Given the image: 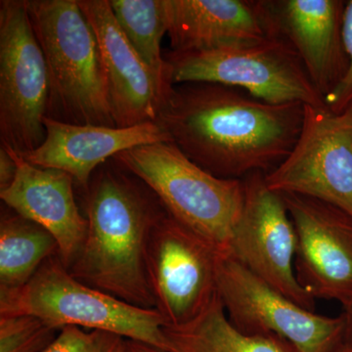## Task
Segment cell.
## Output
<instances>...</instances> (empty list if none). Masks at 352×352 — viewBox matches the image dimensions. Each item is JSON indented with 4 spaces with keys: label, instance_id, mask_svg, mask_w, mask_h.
Instances as JSON below:
<instances>
[{
    "label": "cell",
    "instance_id": "d4e9b609",
    "mask_svg": "<svg viewBox=\"0 0 352 352\" xmlns=\"http://www.w3.org/2000/svg\"><path fill=\"white\" fill-rule=\"evenodd\" d=\"M124 352H166L146 342L138 340H126Z\"/></svg>",
    "mask_w": 352,
    "mask_h": 352
},
{
    "label": "cell",
    "instance_id": "3957f363",
    "mask_svg": "<svg viewBox=\"0 0 352 352\" xmlns=\"http://www.w3.org/2000/svg\"><path fill=\"white\" fill-rule=\"evenodd\" d=\"M47 67L46 117L116 126L96 36L78 0H25Z\"/></svg>",
    "mask_w": 352,
    "mask_h": 352
},
{
    "label": "cell",
    "instance_id": "44dd1931",
    "mask_svg": "<svg viewBox=\"0 0 352 352\" xmlns=\"http://www.w3.org/2000/svg\"><path fill=\"white\" fill-rule=\"evenodd\" d=\"M59 331L32 315L0 316V352H43Z\"/></svg>",
    "mask_w": 352,
    "mask_h": 352
},
{
    "label": "cell",
    "instance_id": "5b68a950",
    "mask_svg": "<svg viewBox=\"0 0 352 352\" xmlns=\"http://www.w3.org/2000/svg\"><path fill=\"white\" fill-rule=\"evenodd\" d=\"M32 315L51 327L100 330L164 351L166 321L157 309L134 307L88 286L51 256L28 283L0 288V316Z\"/></svg>",
    "mask_w": 352,
    "mask_h": 352
},
{
    "label": "cell",
    "instance_id": "e0dca14e",
    "mask_svg": "<svg viewBox=\"0 0 352 352\" xmlns=\"http://www.w3.org/2000/svg\"><path fill=\"white\" fill-rule=\"evenodd\" d=\"M171 51L189 52L270 38L263 0H164Z\"/></svg>",
    "mask_w": 352,
    "mask_h": 352
},
{
    "label": "cell",
    "instance_id": "277c9868",
    "mask_svg": "<svg viewBox=\"0 0 352 352\" xmlns=\"http://www.w3.org/2000/svg\"><path fill=\"white\" fill-rule=\"evenodd\" d=\"M113 159L144 183L173 219L228 254L244 207V180L212 175L173 141L139 146Z\"/></svg>",
    "mask_w": 352,
    "mask_h": 352
},
{
    "label": "cell",
    "instance_id": "8fae6325",
    "mask_svg": "<svg viewBox=\"0 0 352 352\" xmlns=\"http://www.w3.org/2000/svg\"><path fill=\"white\" fill-rule=\"evenodd\" d=\"M265 173L244 178L245 201L227 256L298 305L315 311V300L295 272L296 238L280 194L266 185Z\"/></svg>",
    "mask_w": 352,
    "mask_h": 352
},
{
    "label": "cell",
    "instance_id": "603a6c76",
    "mask_svg": "<svg viewBox=\"0 0 352 352\" xmlns=\"http://www.w3.org/2000/svg\"><path fill=\"white\" fill-rule=\"evenodd\" d=\"M342 38L349 68L342 82L324 98L325 105L333 112H340L352 100V0L346 2L342 23Z\"/></svg>",
    "mask_w": 352,
    "mask_h": 352
},
{
    "label": "cell",
    "instance_id": "4316f807",
    "mask_svg": "<svg viewBox=\"0 0 352 352\" xmlns=\"http://www.w3.org/2000/svg\"><path fill=\"white\" fill-rule=\"evenodd\" d=\"M332 352H352V344H347V342L342 340Z\"/></svg>",
    "mask_w": 352,
    "mask_h": 352
},
{
    "label": "cell",
    "instance_id": "ffe728a7",
    "mask_svg": "<svg viewBox=\"0 0 352 352\" xmlns=\"http://www.w3.org/2000/svg\"><path fill=\"white\" fill-rule=\"evenodd\" d=\"M113 16L132 47L157 75L171 80L170 67L162 54L168 32L164 0H109Z\"/></svg>",
    "mask_w": 352,
    "mask_h": 352
},
{
    "label": "cell",
    "instance_id": "cb8c5ba5",
    "mask_svg": "<svg viewBox=\"0 0 352 352\" xmlns=\"http://www.w3.org/2000/svg\"><path fill=\"white\" fill-rule=\"evenodd\" d=\"M17 164L6 146L0 147V191L8 188L17 175Z\"/></svg>",
    "mask_w": 352,
    "mask_h": 352
},
{
    "label": "cell",
    "instance_id": "9c48e42d",
    "mask_svg": "<svg viewBox=\"0 0 352 352\" xmlns=\"http://www.w3.org/2000/svg\"><path fill=\"white\" fill-rule=\"evenodd\" d=\"M217 295L242 332L274 335L298 352H332L344 340V316L316 314L279 293L227 254L217 263Z\"/></svg>",
    "mask_w": 352,
    "mask_h": 352
},
{
    "label": "cell",
    "instance_id": "ba28073f",
    "mask_svg": "<svg viewBox=\"0 0 352 352\" xmlns=\"http://www.w3.org/2000/svg\"><path fill=\"white\" fill-rule=\"evenodd\" d=\"M264 178L271 191L325 201L352 217V100L340 112L305 105L295 146Z\"/></svg>",
    "mask_w": 352,
    "mask_h": 352
},
{
    "label": "cell",
    "instance_id": "8992f818",
    "mask_svg": "<svg viewBox=\"0 0 352 352\" xmlns=\"http://www.w3.org/2000/svg\"><path fill=\"white\" fill-rule=\"evenodd\" d=\"M173 85L207 82L238 88L270 104L324 106L293 46L278 36L258 43L166 53Z\"/></svg>",
    "mask_w": 352,
    "mask_h": 352
},
{
    "label": "cell",
    "instance_id": "7402d4cb",
    "mask_svg": "<svg viewBox=\"0 0 352 352\" xmlns=\"http://www.w3.org/2000/svg\"><path fill=\"white\" fill-rule=\"evenodd\" d=\"M126 339L100 330L62 328L56 339L43 352H124Z\"/></svg>",
    "mask_w": 352,
    "mask_h": 352
},
{
    "label": "cell",
    "instance_id": "ac0fdd59",
    "mask_svg": "<svg viewBox=\"0 0 352 352\" xmlns=\"http://www.w3.org/2000/svg\"><path fill=\"white\" fill-rule=\"evenodd\" d=\"M166 352H298L282 338L242 332L229 320L219 295L199 316L182 325H164Z\"/></svg>",
    "mask_w": 352,
    "mask_h": 352
},
{
    "label": "cell",
    "instance_id": "5bb4252c",
    "mask_svg": "<svg viewBox=\"0 0 352 352\" xmlns=\"http://www.w3.org/2000/svg\"><path fill=\"white\" fill-rule=\"evenodd\" d=\"M271 36L288 41L302 59L323 99L349 68L342 38L346 2L340 0H263Z\"/></svg>",
    "mask_w": 352,
    "mask_h": 352
},
{
    "label": "cell",
    "instance_id": "4fadbf2b",
    "mask_svg": "<svg viewBox=\"0 0 352 352\" xmlns=\"http://www.w3.org/2000/svg\"><path fill=\"white\" fill-rule=\"evenodd\" d=\"M78 3L98 41L116 126L156 122L173 83L141 59L118 24L109 0H78Z\"/></svg>",
    "mask_w": 352,
    "mask_h": 352
},
{
    "label": "cell",
    "instance_id": "d6986e66",
    "mask_svg": "<svg viewBox=\"0 0 352 352\" xmlns=\"http://www.w3.org/2000/svg\"><path fill=\"white\" fill-rule=\"evenodd\" d=\"M56 240L47 230L21 215H2L0 221V288L23 286L51 256Z\"/></svg>",
    "mask_w": 352,
    "mask_h": 352
},
{
    "label": "cell",
    "instance_id": "6da1fadb",
    "mask_svg": "<svg viewBox=\"0 0 352 352\" xmlns=\"http://www.w3.org/2000/svg\"><path fill=\"white\" fill-rule=\"evenodd\" d=\"M303 113L302 103L270 104L238 88L182 83L166 95L156 122L203 170L243 180L270 173L288 157Z\"/></svg>",
    "mask_w": 352,
    "mask_h": 352
},
{
    "label": "cell",
    "instance_id": "30bf717a",
    "mask_svg": "<svg viewBox=\"0 0 352 352\" xmlns=\"http://www.w3.org/2000/svg\"><path fill=\"white\" fill-rule=\"evenodd\" d=\"M220 254L166 210L157 217L148 238L146 268L166 325L188 323L214 300Z\"/></svg>",
    "mask_w": 352,
    "mask_h": 352
},
{
    "label": "cell",
    "instance_id": "9a60e30c",
    "mask_svg": "<svg viewBox=\"0 0 352 352\" xmlns=\"http://www.w3.org/2000/svg\"><path fill=\"white\" fill-rule=\"evenodd\" d=\"M8 149L17 164V175L8 188L0 191V198L15 214L43 227L54 237L58 258L69 270L88 228L87 217L76 205L75 180L63 170L30 164Z\"/></svg>",
    "mask_w": 352,
    "mask_h": 352
},
{
    "label": "cell",
    "instance_id": "2e32d148",
    "mask_svg": "<svg viewBox=\"0 0 352 352\" xmlns=\"http://www.w3.org/2000/svg\"><path fill=\"white\" fill-rule=\"evenodd\" d=\"M43 124V144L20 156L34 166L69 173L87 191L95 168L109 157L139 146L171 141L156 122L119 129L67 124L45 117Z\"/></svg>",
    "mask_w": 352,
    "mask_h": 352
},
{
    "label": "cell",
    "instance_id": "7c38bea8",
    "mask_svg": "<svg viewBox=\"0 0 352 352\" xmlns=\"http://www.w3.org/2000/svg\"><path fill=\"white\" fill-rule=\"evenodd\" d=\"M295 228V272L316 300L352 302V217L308 197L280 194Z\"/></svg>",
    "mask_w": 352,
    "mask_h": 352
},
{
    "label": "cell",
    "instance_id": "484cf974",
    "mask_svg": "<svg viewBox=\"0 0 352 352\" xmlns=\"http://www.w3.org/2000/svg\"><path fill=\"white\" fill-rule=\"evenodd\" d=\"M342 316L344 318V342L352 344V302L349 307L344 308Z\"/></svg>",
    "mask_w": 352,
    "mask_h": 352
},
{
    "label": "cell",
    "instance_id": "52a82bcc",
    "mask_svg": "<svg viewBox=\"0 0 352 352\" xmlns=\"http://www.w3.org/2000/svg\"><path fill=\"white\" fill-rule=\"evenodd\" d=\"M50 85L43 50L25 0L0 2V138L17 154L34 151L46 138Z\"/></svg>",
    "mask_w": 352,
    "mask_h": 352
},
{
    "label": "cell",
    "instance_id": "7a4b0ae2",
    "mask_svg": "<svg viewBox=\"0 0 352 352\" xmlns=\"http://www.w3.org/2000/svg\"><path fill=\"white\" fill-rule=\"evenodd\" d=\"M87 191V238L69 272L118 300L156 309L146 251L150 231L164 208H157L119 171H102Z\"/></svg>",
    "mask_w": 352,
    "mask_h": 352
}]
</instances>
